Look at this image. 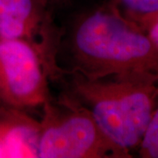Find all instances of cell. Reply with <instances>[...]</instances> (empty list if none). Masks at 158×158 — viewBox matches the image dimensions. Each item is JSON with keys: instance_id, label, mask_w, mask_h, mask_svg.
<instances>
[{"instance_id": "cell-3", "label": "cell", "mask_w": 158, "mask_h": 158, "mask_svg": "<svg viewBox=\"0 0 158 158\" xmlns=\"http://www.w3.org/2000/svg\"><path fill=\"white\" fill-rule=\"evenodd\" d=\"M39 120V158H120L95 119L68 92L42 106Z\"/></svg>"}, {"instance_id": "cell-9", "label": "cell", "mask_w": 158, "mask_h": 158, "mask_svg": "<svg viewBox=\"0 0 158 158\" xmlns=\"http://www.w3.org/2000/svg\"><path fill=\"white\" fill-rule=\"evenodd\" d=\"M143 29H145L147 31L148 34L151 36V38L158 45V18L153 19L152 21L145 25L143 27Z\"/></svg>"}, {"instance_id": "cell-1", "label": "cell", "mask_w": 158, "mask_h": 158, "mask_svg": "<svg viewBox=\"0 0 158 158\" xmlns=\"http://www.w3.org/2000/svg\"><path fill=\"white\" fill-rule=\"evenodd\" d=\"M56 62L62 75H129L158 81V45L106 0L77 13L60 31Z\"/></svg>"}, {"instance_id": "cell-5", "label": "cell", "mask_w": 158, "mask_h": 158, "mask_svg": "<svg viewBox=\"0 0 158 158\" xmlns=\"http://www.w3.org/2000/svg\"><path fill=\"white\" fill-rule=\"evenodd\" d=\"M60 29L46 0H0V39L28 40L38 48L50 78L61 74L56 62Z\"/></svg>"}, {"instance_id": "cell-8", "label": "cell", "mask_w": 158, "mask_h": 158, "mask_svg": "<svg viewBox=\"0 0 158 158\" xmlns=\"http://www.w3.org/2000/svg\"><path fill=\"white\" fill-rule=\"evenodd\" d=\"M141 158H158V105L137 150Z\"/></svg>"}, {"instance_id": "cell-7", "label": "cell", "mask_w": 158, "mask_h": 158, "mask_svg": "<svg viewBox=\"0 0 158 158\" xmlns=\"http://www.w3.org/2000/svg\"><path fill=\"white\" fill-rule=\"evenodd\" d=\"M128 19L143 28L158 18V0H106Z\"/></svg>"}, {"instance_id": "cell-10", "label": "cell", "mask_w": 158, "mask_h": 158, "mask_svg": "<svg viewBox=\"0 0 158 158\" xmlns=\"http://www.w3.org/2000/svg\"><path fill=\"white\" fill-rule=\"evenodd\" d=\"M46 1L48 4V6H50L51 9L53 10L55 7H59L62 5L67 4L69 1H70V0H46Z\"/></svg>"}, {"instance_id": "cell-6", "label": "cell", "mask_w": 158, "mask_h": 158, "mask_svg": "<svg viewBox=\"0 0 158 158\" xmlns=\"http://www.w3.org/2000/svg\"><path fill=\"white\" fill-rule=\"evenodd\" d=\"M39 130L27 111L0 106V158L38 157Z\"/></svg>"}, {"instance_id": "cell-11", "label": "cell", "mask_w": 158, "mask_h": 158, "mask_svg": "<svg viewBox=\"0 0 158 158\" xmlns=\"http://www.w3.org/2000/svg\"><path fill=\"white\" fill-rule=\"evenodd\" d=\"M2 105H5V104H4L3 102H2V101H1V100H0V106H2Z\"/></svg>"}, {"instance_id": "cell-2", "label": "cell", "mask_w": 158, "mask_h": 158, "mask_svg": "<svg viewBox=\"0 0 158 158\" xmlns=\"http://www.w3.org/2000/svg\"><path fill=\"white\" fill-rule=\"evenodd\" d=\"M60 80L88 109L120 158L137 153L158 105L157 80L129 75L88 78L71 72Z\"/></svg>"}, {"instance_id": "cell-4", "label": "cell", "mask_w": 158, "mask_h": 158, "mask_svg": "<svg viewBox=\"0 0 158 158\" xmlns=\"http://www.w3.org/2000/svg\"><path fill=\"white\" fill-rule=\"evenodd\" d=\"M50 78L36 46L21 39H0V100L27 111L42 106L49 98Z\"/></svg>"}]
</instances>
